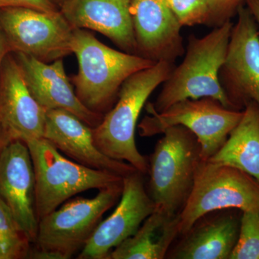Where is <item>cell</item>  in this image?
<instances>
[{
    "instance_id": "cell-11",
    "label": "cell",
    "mask_w": 259,
    "mask_h": 259,
    "mask_svg": "<svg viewBox=\"0 0 259 259\" xmlns=\"http://www.w3.org/2000/svg\"><path fill=\"white\" fill-rule=\"evenodd\" d=\"M139 171L125 176L120 201L114 212L99 223L78 255L79 259H107L109 253L139 230L156 206Z\"/></svg>"
},
{
    "instance_id": "cell-19",
    "label": "cell",
    "mask_w": 259,
    "mask_h": 259,
    "mask_svg": "<svg viewBox=\"0 0 259 259\" xmlns=\"http://www.w3.org/2000/svg\"><path fill=\"white\" fill-rule=\"evenodd\" d=\"M180 235L179 214L156 208L132 236L109 253L107 259H163Z\"/></svg>"
},
{
    "instance_id": "cell-28",
    "label": "cell",
    "mask_w": 259,
    "mask_h": 259,
    "mask_svg": "<svg viewBox=\"0 0 259 259\" xmlns=\"http://www.w3.org/2000/svg\"><path fill=\"white\" fill-rule=\"evenodd\" d=\"M7 145H8V144H7L6 141H5L4 139L2 137L1 135H0V151H1Z\"/></svg>"
},
{
    "instance_id": "cell-4",
    "label": "cell",
    "mask_w": 259,
    "mask_h": 259,
    "mask_svg": "<svg viewBox=\"0 0 259 259\" xmlns=\"http://www.w3.org/2000/svg\"><path fill=\"white\" fill-rule=\"evenodd\" d=\"M148 163V194L156 208L180 214L193 188L202 160L197 137L183 126L168 127L162 134Z\"/></svg>"
},
{
    "instance_id": "cell-17",
    "label": "cell",
    "mask_w": 259,
    "mask_h": 259,
    "mask_svg": "<svg viewBox=\"0 0 259 259\" xmlns=\"http://www.w3.org/2000/svg\"><path fill=\"white\" fill-rule=\"evenodd\" d=\"M131 3L132 0H68L60 11L74 28L100 32L124 52L137 55Z\"/></svg>"
},
{
    "instance_id": "cell-9",
    "label": "cell",
    "mask_w": 259,
    "mask_h": 259,
    "mask_svg": "<svg viewBox=\"0 0 259 259\" xmlns=\"http://www.w3.org/2000/svg\"><path fill=\"white\" fill-rule=\"evenodd\" d=\"M74 29L60 10L0 9V30L10 52L26 54L44 62L51 63L72 54Z\"/></svg>"
},
{
    "instance_id": "cell-3",
    "label": "cell",
    "mask_w": 259,
    "mask_h": 259,
    "mask_svg": "<svg viewBox=\"0 0 259 259\" xmlns=\"http://www.w3.org/2000/svg\"><path fill=\"white\" fill-rule=\"evenodd\" d=\"M71 51L79 64L77 74L71 78L76 95L88 108L101 114L115 100L127 78L156 64L111 49L86 29H74Z\"/></svg>"
},
{
    "instance_id": "cell-22",
    "label": "cell",
    "mask_w": 259,
    "mask_h": 259,
    "mask_svg": "<svg viewBox=\"0 0 259 259\" xmlns=\"http://www.w3.org/2000/svg\"><path fill=\"white\" fill-rule=\"evenodd\" d=\"M242 212L239 234L229 259H259V210Z\"/></svg>"
},
{
    "instance_id": "cell-27",
    "label": "cell",
    "mask_w": 259,
    "mask_h": 259,
    "mask_svg": "<svg viewBox=\"0 0 259 259\" xmlns=\"http://www.w3.org/2000/svg\"><path fill=\"white\" fill-rule=\"evenodd\" d=\"M247 8L249 9L250 13L254 17L259 30V0H245Z\"/></svg>"
},
{
    "instance_id": "cell-6",
    "label": "cell",
    "mask_w": 259,
    "mask_h": 259,
    "mask_svg": "<svg viewBox=\"0 0 259 259\" xmlns=\"http://www.w3.org/2000/svg\"><path fill=\"white\" fill-rule=\"evenodd\" d=\"M122 185L102 189L93 198L66 202L39 221L31 258L68 259L82 249L103 214L120 198Z\"/></svg>"
},
{
    "instance_id": "cell-12",
    "label": "cell",
    "mask_w": 259,
    "mask_h": 259,
    "mask_svg": "<svg viewBox=\"0 0 259 259\" xmlns=\"http://www.w3.org/2000/svg\"><path fill=\"white\" fill-rule=\"evenodd\" d=\"M47 110L32 97L17 59L9 54L0 73V135L9 144L44 137Z\"/></svg>"
},
{
    "instance_id": "cell-2",
    "label": "cell",
    "mask_w": 259,
    "mask_h": 259,
    "mask_svg": "<svg viewBox=\"0 0 259 259\" xmlns=\"http://www.w3.org/2000/svg\"><path fill=\"white\" fill-rule=\"evenodd\" d=\"M175 66V63L159 61L124 81L115 106L93 128L94 141L102 153L127 162L142 174L148 171L147 160L136 144V126L148 97L168 79Z\"/></svg>"
},
{
    "instance_id": "cell-10",
    "label": "cell",
    "mask_w": 259,
    "mask_h": 259,
    "mask_svg": "<svg viewBox=\"0 0 259 259\" xmlns=\"http://www.w3.org/2000/svg\"><path fill=\"white\" fill-rule=\"evenodd\" d=\"M233 24L220 81L233 110L259 106V30L249 9L241 6Z\"/></svg>"
},
{
    "instance_id": "cell-14",
    "label": "cell",
    "mask_w": 259,
    "mask_h": 259,
    "mask_svg": "<svg viewBox=\"0 0 259 259\" xmlns=\"http://www.w3.org/2000/svg\"><path fill=\"white\" fill-rule=\"evenodd\" d=\"M131 15L137 55L175 63L185 54L182 26L164 0H132Z\"/></svg>"
},
{
    "instance_id": "cell-16",
    "label": "cell",
    "mask_w": 259,
    "mask_h": 259,
    "mask_svg": "<svg viewBox=\"0 0 259 259\" xmlns=\"http://www.w3.org/2000/svg\"><path fill=\"white\" fill-rule=\"evenodd\" d=\"M42 138L83 166L122 177L138 171L127 162L114 159L102 153L94 141L93 127L66 110L47 111Z\"/></svg>"
},
{
    "instance_id": "cell-1",
    "label": "cell",
    "mask_w": 259,
    "mask_h": 259,
    "mask_svg": "<svg viewBox=\"0 0 259 259\" xmlns=\"http://www.w3.org/2000/svg\"><path fill=\"white\" fill-rule=\"evenodd\" d=\"M233 26L229 20L203 37L190 35L185 59L175 66L156 101L148 102V106L161 112L182 100L209 97L233 110L219 77Z\"/></svg>"
},
{
    "instance_id": "cell-8",
    "label": "cell",
    "mask_w": 259,
    "mask_h": 259,
    "mask_svg": "<svg viewBox=\"0 0 259 259\" xmlns=\"http://www.w3.org/2000/svg\"><path fill=\"white\" fill-rule=\"evenodd\" d=\"M147 115L138 125L141 137L162 134L167 128L181 125L197 137L203 161L212 157L222 147L243 117V111L226 108L209 97L185 100L161 112L146 105Z\"/></svg>"
},
{
    "instance_id": "cell-24",
    "label": "cell",
    "mask_w": 259,
    "mask_h": 259,
    "mask_svg": "<svg viewBox=\"0 0 259 259\" xmlns=\"http://www.w3.org/2000/svg\"><path fill=\"white\" fill-rule=\"evenodd\" d=\"M209 8V27L220 26L237 15L245 0H207Z\"/></svg>"
},
{
    "instance_id": "cell-26",
    "label": "cell",
    "mask_w": 259,
    "mask_h": 259,
    "mask_svg": "<svg viewBox=\"0 0 259 259\" xmlns=\"http://www.w3.org/2000/svg\"><path fill=\"white\" fill-rule=\"evenodd\" d=\"M10 49L7 44L6 40L1 30H0V73H1L2 66L5 57L8 54H10Z\"/></svg>"
},
{
    "instance_id": "cell-21",
    "label": "cell",
    "mask_w": 259,
    "mask_h": 259,
    "mask_svg": "<svg viewBox=\"0 0 259 259\" xmlns=\"http://www.w3.org/2000/svg\"><path fill=\"white\" fill-rule=\"evenodd\" d=\"M0 242L4 259L26 258L30 254V243L13 213L0 198Z\"/></svg>"
},
{
    "instance_id": "cell-29",
    "label": "cell",
    "mask_w": 259,
    "mask_h": 259,
    "mask_svg": "<svg viewBox=\"0 0 259 259\" xmlns=\"http://www.w3.org/2000/svg\"><path fill=\"white\" fill-rule=\"evenodd\" d=\"M68 0H51V2H53V3H54V4H59V5H62L63 4H64L66 2H67Z\"/></svg>"
},
{
    "instance_id": "cell-18",
    "label": "cell",
    "mask_w": 259,
    "mask_h": 259,
    "mask_svg": "<svg viewBox=\"0 0 259 259\" xmlns=\"http://www.w3.org/2000/svg\"><path fill=\"white\" fill-rule=\"evenodd\" d=\"M240 222L223 214L197 222L171 253L177 259H229L239 234Z\"/></svg>"
},
{
    "instance_id": "cell-13",
    "label": "cell",
    "mask_w": 259,
    "mask_h": 259,
    "mask_svg": "<svg viewBox=\"0 0 259 259\" xmlns=\"http://www.w3.org/2000/svg\"><path fill=\"white\" fill-rule=\"evenodd\" d=\"M0 198L30 241L35 243L39 223L35 171L30 151L23 141H13L0 151Z\"/></svg>"
},
{
    "instance_id": "cell-15",
    "label": "cell",
    "mask_w": 259,
    "mask_h": 259,
    "mask_svg": "<svg viewBox=\"0 0 259 259\" xmlns=\"http://www.w3.org/2000/svg\"><path fill=\"white\" fill-rule=\"evenodd\" d=\"M16 59L32 97L47 111L66 110L93 128L102 122V114L90 110L76 95L65 71L63 59L46 63L16 53Z\"/></svg>"
},
{
    "instance_id": "cell-20",
    "label": "cell",
    "mask_w": 259,
    "mask_h": 259,
    "mask_svg": "<svg viewBox=\"0 0 259 259\" xmlns=\"http://www.w3.org/2000/svg\"><path fill=\"white\" fill-rule=\"evenodd\" d=\"M238 168L259 182V106L250 102L222 147L207 160Z\"/></svg>"
},
{
    "instance_id": "cell-5",
    "label": "cell",
    "mask_w": 259,
    "mask_h": 259,
    "mask_svg": "<svg viewBox=\"0 0 259 259\" xmlns=\"http://www.w3.org/2000/svg\"><path fill=\"white\" fill-rule=\"evenodd\" d=\"M25 144L35 171V205L39 221L84 191L122 185L124 177L71 161L44 138Z\"/></svg>"
},
{
    "instance_id": "cell-23",
    "label": "cell",
    "mask_w": 259,
    "mask_h": 259,
    "mask_svg": "<svg viewBox=\"0 0 259 259\" xmlns=\"http://www.w3.org/2000/svg\"><path fill=\"white\" fill-rule=\"evenodd\" d=\"M182 27L207 25L209 8L207 0H164Z\"/></svg>"
},
{
    "instance_id": "cell-7",
    "label": "cell",
    "mask_w": 259,
    "mask_h": 259,
    "mask_svg": "<svg viewBox=\"0 0 259 259\" xmlns=\"http://www.w3.org/2000/svg\"><path fill=\"white\" fill-rule=\"evenodd\" d=\"M230 209L259 210V182L238 168L201 161L190 197L179 214L180 234L209 213Z\"/></svg>"
},
{
    "instance_id": "cell-25",
    "label": "cell",
    "mask_w": 259,
    "mask_h": 259,
    "mask_svg": "<svg viewBox=\"0 0 259 259\" xmlns=\"http://www.w3.org/2000/svg\"><path fill=\"white\" fill-rule=\"evenodd\" d=\"M8 8H28L47 12L58 10L51 0H0V9Z\"/></svg>"
}]
</instances>
